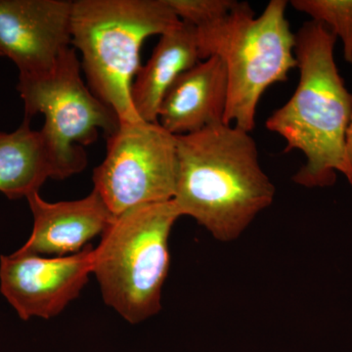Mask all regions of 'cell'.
Returning <instances> with one entry per match:
<instances>
[{
    "label": "cell",
    "instance_id": "cell-1",
    "mask_svg": "<svg viewBox=\"0 0 352 352\" xmlns=\"http://www.w3.org/2000/svg\"><path fill=\"white\" fill-rule=\"evenodd\" d=\"M177 179L173 201L180 215L220 242L238 239L274 201V184L259 163L251 132L219 124L176 136Z\"/></svg>",
    "mask_w": 352,
    "mask_h": 352
},
{
    "label": "cell",
    "instance_id": "cell-2",
    "mask_svg": "<svg viewBox=\"0 0 352 352\" xmlns=\"http://www.w3.org/2000/svg\"><path fill=\"white\" fill-rule=\"evenodd\" d=\"M300 82L293 96L266 120L270 131L286 140L284 152L298 150L305 166L294 175L308 188L327 187L337 173L347 177L344 143L352 112V94L336 64L337 38L326 25L309 21L295 34Z\"/></svg>",
    "mask_w": 352,
    "mask_h": 352
},
{
    "label": "cell",
    "instance_id": "cell-3",
    "mask_svg": "<svg viewBox=\"0 0 352 352\" xmlns=\"http://www.w3.org/2000/svg\"><path fill=\"white\" fill-rule=\"evenodd\" d=\"M180 23L168 0L73 2L72 44L82 55L88 87L120 122L142 120L132 104L131 87L141 68L143 43Z\"/></svg>",
    "mask_w": 352,
    "mask_h": 352
},
{
    "label": "cell",
    "instance_id": "cell-4",
    "mask_svg": "<svg viewBox=\"0 0 352 352\" xmlns=\"http://www.w3.org/2000/svg\"><path fill=\"white\" fill-rule=\"evenodd\" d=\"M286 0H271L256 17L248 2L236 1L226 20L197 31L201 60L226 65L228 94L224 124L252 132L265 90L288 80L296 67V38L286 18Z\"/></svg>",
    "mask_w": 352,
    "mask_h": 352
},
{
    "label": "cell",
    "instance_id": "cell-5",
    "mask_svg": "<svg viewBox=\"0 0 352 352\" xmlns=\"http://www.w3.org/2000/svg\"><path fill=\"white\" fill-rule=\"evenodd\" d=\"M182 217L175 201L149 204L115 217L94 249V273L106 305L138 324L161 309L170 267L168 238Z\"/></svg>",
    "mask_w": 352,
    "mask_h": 352
},
{
    "label": "cell",
    "instance_id": "cell-6",
    "mask_svg": "<svg viewBox=\"0 0 352 352\" xmlns=\"http://www.w3.org/2000/svg\"><path fill=\"white\" fill-rule=\"evenodd\" d=\"M80 72L76 51L69 47L50 72L19 76L17 85L25 118L44 116L41 131L66 178L87 168L83 147L96 142L99 131L108 138L120 124L117 113L85 85Z\"/></svg>",
    "mask_w": 352,
    "mask_h": 352
},
{
    "label": "cell",
    "instance_id": "cell-7",
    "mask_svg": "<svg viewBox=\"0 0 352 352\" xmlns=\"http://www.w3.org/2000/svg\"><path fill=\"white\" fill-rule=\"evenodd\" d=\"M176 136L159 122H120L107 138L105 159L92 175L95 192L113 217L171 201L177 179Z\"/></svg>",
    "mask_w": 352,
    "mask_h": 352
},
{
    "label": "cell",
    "instance_id": "cell-8",
    "mask_svg": "<svg viewBox=\"0 0 352 352\" xmlns=\"http://www.w3.org/2000/svg\"><path fill=\"white\" fill-rule=\"evenodd\" d=\"M94 249L44 258L16 251L0 256V292L22 320L50 319L80 296L94 273Z\"/></svg>",
    "mask_w": 352,
    "mask_h": 352
},
{
    "label": "cell",
    "instance_id": "cell-9",
    "mask_svg": "<svg viewBox=\"0 0 352 352\" xmlns=\"http://www.w3.org/2000/svg\"><path fill=\"white\" fill-rule=\"evenodd\" d=\"M69 0H0V55L19 76L47 73L72 44Z\"/></svg>",
    "mask_w": 352,
    "mask_h": 352
},
{
    "label": "cell",
    "instance_id": "cell-10",
    "mask_svg": "<svg viewBox=\"0 0 352 352\" xmlns=\"http://www.w3.org/2000/svg\"><path fill=\"white\" fill-rule=\"evenodd\" d=\"M34 217L31 236L17 252L65 256L85 249L115 219L97 192L80 200L50 203L38 192L27 197Z\"/></svg>",
    "mask_w": 352,
    "mask_h": 352
},
{
    "label": "cell",
    "instance_id": "cell-11",
    "mask_svg": "<svg viewBox=\"0 0 352 352\" xmlns=\"http://www.w3.org/2000/svg\"><path fill=\"white\" fill-rule=\"evenodd\" d=\"M227 94L226 65L219 57L208 58L173 82L160 106L157 122L175 136L224 124Z\"/></svg>",
    "mask_w": 352,
    "mask_h": 352
},
{
    "label": "cell",
    "instance_id": "cell-12",
    "mask_svg": "<svg viewBox=\"0 0 352 352\" xmlns=\"http://www.w3.org/2000/svg\"><path fill=\"white\" fill-rule=\"evenodd\" d=\"M195 28L182 22L162 34L152 56L139 69L131 87V100L142 120L157 122L164 95L179 76L200 62Z\"/></svg>",
    "mask_w": 352,
    "mask_h": 352
},
{
    "label": "cell",
    "instance_id": "cell-13",
    "mask_svg": "<svg viewBox=\"0 0 352 352\" xmlns=\"http://www.w3.org/2000/svg\"><path fill=\"white\" fill-rule=\"evenodd\" d=\"M32 120L11 133L0 131V192L9 200L38 192L46 180L65 179L63 170Z\"/></svg>",
    "mask_w": 352,
    "mask_h": 352
},
{
    "label": "cell",
    "instance_id": "cell-14",
    "mask_svg": "<svg viewBox=\"0 0 352 352\" xmlns=\"http://www.w3.org/2000/svg\"><path fill=\"white\" fill-rule=\"evenodd\" d=\"M289 3L339 38L344 60L352 64V0H292Z\"/></svg>",
    "mask_w": 352,
    "mask_h": 352
},
{
    "label": "cell",
    "instance_id": "cell-15",
    "mask_svg": "<svg viewBox=\"0 0 352 352\" xmlns=\"http://www.w3.org/2000/svg\"><path fill=\"white\" fill-rule=\"evenodd\" d=\"M182 22L199 30L207 29L228 17L235 6L234 0H168Z\"/></svg>",
    "mask_w": 352,
    "mask_h": 352
},
{
    "label": "cell",
    "instance_id": "cell-16",
    "mask_svg": "<svg viewBox=\"0 0 352 352\" xmlns=\"http://www.w3.org/2000/svg\"><path fill=\"white\" fill-rule=\"evenodd\" d=\"M344 154H346L347 173H347L346 179L352 185V112L346 129Z\"/></svg>",
    "mask_w": 352,
    "mask_h": 352
},
{
    "label": "cell",
    "instance_id": "cell-17",
    "mask_svg": "<svg viewBox=\"0 0 352 352\" xmlns=\"http://www.w3.org/2000/svg\"><path fill=\"white\" fill-rule=\"evenodd\" d=\"M0 57H1V55H0Z\"/></svg>",
    "mask_w": 352,
    "mask_h": 352
}]
</instances>
